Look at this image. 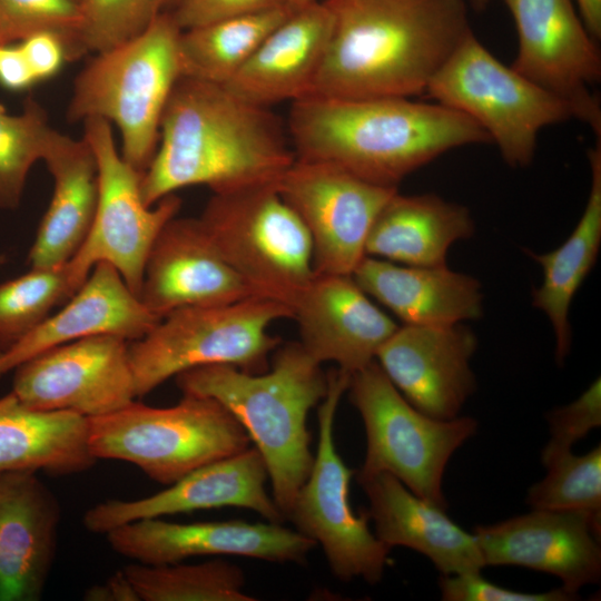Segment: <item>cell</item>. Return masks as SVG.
<instances>
[{
	"label": "cell",
	"instance_id": "obj_49",
	"mask_svg": "<svg viewBox=\"0 0 601 601\" xmlns=\"http://www.w3.org/2000/svg\"><path fill=\"white\" fill-rule=\"evenodd\" d=\"M78 1L81 3L82 0H78Z\"/></svg>",
	"mask_w": 601,
	"mask_h": 601
},
{
	"label": "cell",
	"instance_id": "obj_29",
	"mask_svg": "<svg viewBox=\"0 0 601 601\" xmlns=\"http://www.w3.org/2000/svg\"><path fill=\"white\" fill-rule=\"evenodd\" d=\"M88 421L70 412H40L10 391L0 397V474L31 470L52 475L88 471L97 460L87 442Z\"/></svg>",
	"mask_w": 601,
	"mask_h": 601
},
{
	"label": "cell",
	"instance_id": "obj_17",
	"mask_svg": "<svg viewBox=\"0 0 601 601\" xmlns=\"http://www.w3.org/2000/svg\"><path fill=\"white\" fill-rule=\"evenodd\" d=\"M268 479L262 454L255 446L248 447L205 464L152 495L100 502L85 512L82 523L88 531L105 535L142 519L229 506L252 510L268 522L282 523L285 518L266 490Z\"/></svg>",
	"mask_w": 601,
	"mask_h": 601
},
{
	"label": "cell",
	"instance_id": "obj_45",
	"mask_svg": "<svg viewBox=\"0 0 601 601\" xmlns=\"http://www.w3.org/2000/svg\"><path fill=\"white\" fill-rule=\"evenodd\" d=\"M491 0H469V4L477 12L486 9Z\"/></svg>",
	"mask_w": 601,
	"mask_h": 601
},
{
	"label": "cell",
	"instance_id": "obj_16",
	"mask_svg": "<svg viewBox=\"0 0 601 601\" xmlns=\"http://www.w3.org/2000/svg\"><path fill=\"white\" fill-rule=\"evenodd\" d=\"M105 536L116 553L142 564H169L201 555L302 564L316 545L298 531L268 521L175 523L149 518L122 524Z\"/></svg>",
	"mask_w": 601,
	"mask_h": 601
},
{
	"label": "cell",
	"instance_id": "obj_34",
	"mask_svg": "<svg viewBox=\"0 0 601 601\" xmlns=\"http://www.w3.org/2000/svg\"><path fill=\"white\" fill-rule=\"evenodd\" d=\"M546 475L528 491L533 510L579 512L601 524V446L583 455L568 452L548 464Z\"/></svg>",
	"mask_w": 601,
	"mask_h": 601
},
{
	"label": "cell",
	"instance_id": "obj_2",
	"mask_svg": "<svg viewBox=\"0 0 601 601\" xmlns=\"http://www.w3.org/2000/svg\"><path fill=\"white\" fill-rule=\"evenodd\" d=\"M332 19L309 96L406 97L432 78L472 31L466 0H323Z\"/></svg>",
	"mask_w": 601,
	"mask_h": 601
},
{
	"label": "cell",
	"instance_id": "obj_26",
	"mask_svg": "<svg viewBox=\"0 0 601 601\" xmlns=\"http://www.w3.org/2000/svg\"><path fill=\"white\" fill-rule=\"evenodd\" d=\"M42 161L53 179L50 204L28 254L30 268L68 263L87 238L98 200V169L87 140L51 128Z\"/></svg>",
	"mask_w": 601,
	"mask_h": 601
},
{
	"label": "cell",
	"instance_id": "obj_24",
	"mask_svg": "<svg viewBox=\"0 0 601 601\" xmlns=\"http://www.w3.org/2000/svg\"><path fill=\"white\" fill-rule=\"evenodd\" d=\"M331 28V14L322 1L294 10L225 87L245 101L267 108L309 96Z\"/></svg>",
	"mask_w": 601,
	"mask_h": 601
},
{
	"label": "cell",
	"instance_id": "obj_36",
	"mask_svg": "<svg viewBox=\"0 0 601 601\" xmlns=\"http://www.w3.org/2000/svg\"><path fill=\"white\" fill-rule=\"evenodd\" d=\"M78 45L81 56L111 49L141 33L166 0H82Z\"/></svg>",
	"mask_w": 601,
	"mask_h": 601
},
{
	"label": "cell",
	"instance_id": "obj_4",
	"mask_svg": "<svg viewBox=\"0 0 601 601\" xmlns=\"http://www.w3.org/2000/svg\"><path fill=\"white\" fill-rule=\"evenodd\" d=\"M175 381L183 394L211 397L240 423L265 461L273 499L286 519L314 461L306 418L327 392L321 364L293 342L277 347L262 373L210 364Z\"/></svg>",
	"mask_w": 601,
	"mask_h": 601
},
{
	"label": "cell",
	"instance_id": "obj_3",
	"mask_svg": "<svg viewBox=\"0 0 601 601\" xmlns=\"http://www.w3.org/2000/svg\"><path fill=\"white\" fill-rule=\"evenodd\" d=\"M286 126L296 158L386 187L452 149L491 142L465 115L406 97L307 96L292 102Z\"/></svg>",
	"mask_w": 601,
	"mask_h": 601
},
{
	"label": "cell",
	"instance_id": "obj_7",
	"mask_svg": "<svg viewBox=\"0 0 601 601\" xmlns=\"http://www.w3.org/2000/svg\"><path fill=\"white\" fill-rule=\"evenodd\" d=\"M292 317L288 305L260 296L171 312L144 337L129 342L136 396L204 365L230 364L250 373L265 372L268 355L280 342L268 328Z\"/></svg>",
	"mask_w": 601,
	"mask_h": 601
},
{
	"label": "cell",
	"instance_id": "obj_39",
	"mask_svg": "<svg viewBox=\"0 0 601 601\" xmlns=\"http://www.w3.org/2000/svg\"><path fill=\"white\" fill-rule=\"evenodd\" d=\"M439 587L445 601H569L579 598L562 587L539 593L513 591L486 581L481 572L442 574Z\"/></svg>",
	"mask_w": 601,
	"mask_h": 601
},
{
	"label": "cell",
	"instance_id": "obj_10",
	"mask_svg": "<svg viewBox=\"0 0 601 601\" xmlns=\"http://www.w3.org/2000/svg\"><path fill=\"white\" fill-rule=\"evenodd\" d=\"M198 219L256 296L292 309L315 275L313 244L276 184L213 194Z\"/></svg>",
	"mask_w": 601,
	"mask_h": 601
},
{
	"label": "cell",
	"instance_id": "obj_18",
	"mask_svg": "<svg viewBox=\"0 0 601 601\" xmlns=\"http://www.w3.org/2000/svg\"><path fill=\"white\" fill-rule=\"evenodd\" d=\"M477 348L466 326H398L375 361L415 408L437 420L456 417L476 388L470 361Z\"/></svg>",
	"mask_w": 601,
	"mask_h": 601
},
{
	"label": "cell",
	"instance_id": "obj_8",
	"mask_svg": "<svg viewBox=\"0 0 601 601\" xmlns=\"http://www.w3.org/2000/svg\"><path fill=\"white\" fill-rule=\"evenodd\" d=\"M347 391L366 432V454L356 480L390 473L426 502L447 509L446 465L477 430L469 416L433 418L400 393L376 361L351 374Z\"/></svg>",
	"mask_w": 601,
	"mask_h": 601
},
{
	"label": "cell",
	"instance_id": "obj_48",
	"mask_svg": "<svg viewBox=\"0 0 601 601\" xmlns=\"http://www.w3.org/2000/svg\"><path fill=\"white\" fill-rule=\"evenodd\" d=\"M176 0H166V7H171Z\"/></svg>",
	"mask_w": 601,
	"mask_h": 601
},
{
	"label": "cell",
	"instance_id": "obj_23",
	"mask_svg": "<svg viewBox=\"0 0 601 601\" xmlns=\"http://www.w3.org/2000/svg\"><path fill=\"white\" fill-rule=\"evenodd\" d=\"M160 321L108 263L93 266L56 313L0 353V380L29 358L66 343L98 335L137 341Z\"/></svg>",
	"mask_w": 601,
	"mask_h": 601
},
{
	"label": "cell",
	"instance_id": "obj_46",
	"mask_svg": "<svg viewBox=\"0 0 601 601\" xmlns=\"http://www.w3.org/2000/svg\"><path fill=\"white\" fill-rule=\"evenodd\" d=\"M317 0H289V6L292 9L294 10H298V9H302L304 7H307L314 2H316Z\"/></svg>",
	"mask_w": 601,
	"mask_h": 601
},
{
	"label": "cell",
	"instance_id": "obj_11",
	"mask_svg": "<svg viewBox=\"0 0 601 601\" xmlns=\"http://www.w3.org/2000/svg\"><path fill=\"white\" fill-rule=\"evenodd\" d=\"M351 374L337 368L327 374V392L318 407V444L309 474L286 519L296 531L318 543L332 573L341 581L361 578L378 583L391 548L370 529L366 510L356 514L349 503L351 470L336 450L334 422Z\"/></svg>",
	"mask_w": 601,
	"mask_h": 601
},
{
	"label": "cell",
	"instance_id": "obj_38",
	"mask_svg": "<svg viewBox=\"0 0 601 601\" xmlns=\"http://www.w3.org/2000/svg\"><path fill=\"white\" fill-rule=\"evenodd\" d=\"M550 440L541 454L542 464L571 452L572 445L601 425V382L598 377L575 401L551 411Z\"/></svg>",
	"mask_w": 601,
	"mask_h": 601
},
{
	"label": "cell",
	"instance_id": "obj_5",
	"mask_svg": "<svg viewBox=\"0 0 601 601\" xmlns=\"http://www.w3.org/2000/svg\"><path fill=\"white\" fill-rule=\"evenodd\" d=\"M181 29L162 11L138 36L95 57L77 75L67 120L101 118L121 135V156L144 173L158 142L160 120L181 77Z\"/></svg>",
	"mask_w": 601,
	"mask_h": 601
},
{
	"label": "cell",
	"instance_id": "obj_12",
	"mask_svg": "<svg viewBox=\"0 0 601 601\" xmlns=\"http://www.w3.org/2000/svg\"><path fill=\"white\" fill-rule=\"evenodd\" d=\"M82 122V137L97 162L98 200L90 231L68 263L80 285L96 264L108 263L139 297L150 247L166 223L177 216L181 199L171 194L147 206L140 193L142 173L122 158L111 124L101 118Z\"/></svg>",
	"mask_w": 601,
	"mask_h": 601
},
{
	"label": "cell",
	"instance_id": "obj_47",
	"mask_svg": "<svg viewBox=\"0 0 601 601\" xmlns=\"http://www.w3.org/2000/svg\"><path fill=\"white\" fill-rule=\"evenodd\" d=\"M7 262V257L3 254H0V267L3 266Z\"/></svg>",
	"mask_w": 601,
	"mask_h": 601
},
{
	"label": "cell",
	"instance_id": "obj_25",
	"mask_svg": "<svg viewBox=\"0 0 601 601\" xmlns=\"http://www.w3.org/2000/svg\"><path fill=\"white\" fill-rule=\"evenodd\" d=\"M370 503L375 535L388 548L406 546L431 560L441 574L480 573L485 566L474 534L410 491L390 473L357 481Z\"/></svg>",
	"mask_w": 601,
	"mask_h": 601
},
{
	"label": "cell",
	"instance_id": "obj_15",
	"mask_svg": "<svg viewBox=\"0 0 601 601\" xmlns=\"http://www.w3.org/2000/svg\"><path fill=\"white\" fill-rule=\"evenodd\" d=\"M11 391L27 407L86 418L112 413L136 396L129 342L114 335L49 348L13 370Z\"/></svg>",
	"mask_w": 601,
	"mask_h": 601
},
{
	"label": "cell",
	"instance_id": "obj_43",
	"mask_svg": "<svg viewBox=\"0 0 601 601\" xmlns=\"http://www.w3.org/2000/svg\"><path fill=\"white\" fill-rule=\"evenodd\" d=\"M82 599L86 601H140L122 569L115 572L105 582L89 587Z\"/></svg>",
	"mask_w": 601,
	"mask_h": 601
},
{
	"label": "cell",
	"instance_id": "obj_33",
	"mask_svg": "<svg viewBox=\"0 0 601 601\" xmlns=\"http://www.w3.org/2000/svg\"><path fill=\"white\" fill-rule=\"evenodd\" d=\"M79 287L69 263L30 268L0 284V353L33 331Z\"/></svg>",
	"mask_w": 601,
	"mask_h": 601
},
{
	"label": "cell",
	"instance_id": "obj_30",
	"mask_svg": "<svg viewBox=\"0 0 601 601\" xmlns=\"http://www.w3.org/2000/svg\"><path fill=\"white\" fill-rule=\"evenodd\" d=\"M591 188L584 211L566 240L556 249L536 254L524 252L542 268L543 279L532 292V304L551 322L556 347L555 357L562 364L571 347L570 306L573 296L592 269L601 244V144L588 152Z\"/></svg>",
	"mask_w": 601,
	"mask_h": 601
},
{
	"label": "cell",
	"instance_id": "obj_20",
	"mask_svg": "<svg viewBox=\"0 0 601 601\" xmlns=\"http://www.w3.org/2000/svg\"><path fill=\"white\" fill-rule=\"evenodd\" d=\"M256 296L225 260L198 217H173L147 255L139 298L158 318L180 308Z\"/></svg>",
	"mask_w": 601,
	"mask_h": 601
},
{
	"label": "cell",
	"instance_id": "obj_42",
	"mask_svg": "<svg viewBox=\"0 0 601 601\" xmlns=\"http://www.w3.org/2000/svg\"><path fill=\"white\" fill-rule=\"evenodd\" d=\"M38 82L20 45L0 43V85L12 91L30 88Z\"/></svg>",
	"mask_w": 601,
	"mask_h": 601
},
{
	"label": "cell",
	"instance_id": "obj_14",
	"mask_svg": "<svg viewBox=\"0 0 601 601\" xmlns=\"http://www.w3.org/2000/svg\"><path fill=\"white\" fill-rule=\"evenodd\" d=\"M516 30L511 67L562 98L574 118L601 137L600 99L592 87L601 79V53L573 0H501Z\"/></svg>",
	"mask_w": 601,
	"mask_h": 601
},
{
	"label": "cell",
	"instance_id": "obj_28",
	"mask_svg": "<svg viewBox=\"0 0 601 601\" xmlns=\"http://www.w3.org/2000/svg\"><path fill=\"white\" fill-rule=\"evenodd\" d=\"M474 229L470 210L460 204L435 194L397 191L376 216L365 255L406 266H444L450 246Z\"/></svg>",
	"mask_w": 601,
	"mask_h": 601
},
{
	"label": "cell",
	"instance_id": "obj_27",
	"mask_svg": "<svg viewBox=\"0 0 601 601\" xmlns=\"http://www.w3.org/2000/svg\"><path fill=\"white\" fill-rule=\"evenodd\" d=\"M358 286L407 325H451L483 313L480 282L444 266H406L365 256L352 274Z\"/></svg>",
	"mask_w": 601,
	"mask_h": 601
},
{
	"label": "cell",
	"instance_id": "obj_21",
	"mask_svg": "<svg viewBox=\"0 0 601 601\" xmlns=\"http://www.w3.org/2000/svg\"><path fill=\"white\" fill-rule=\"evenodd\" d=\"M299 343L319 364L353 374L373 361L398 325L352 275L317 274L292 305Z\"/></svg>",
	"mask_w": 601,
	"mask_h": 601
},
{
	"label": "cell",
	"instance_id": "obj_6",
	"mask_svg": "<svg viewBox=\"0 0 601 601\" xmlns=\"http://www.w3.org/2000/svg\"><path fill=\"white\" fill-rule=\"evenodd\" d=\"M87 421L88 447L97 461L131 463L167 486L205 464L248 449L252 442L219 402L195 394H183L169 407L134 400Z\"/></svg>",
	"mask_w": 601,
	"mask_h": 601
},
{
	"label": "cell",
	"instance_id": "obj_40",
	"mask_svg": "<svg viewBox=\"0 0 601 601\" xmlns=\"http://www.w3.org/2000/svg\"><path fill=\"white\" fill-rule=\"evenodd\" d=\"M283 7H290L289 0H176L168 12L176 24L186 30Z\"/></svg>",
	"mask_w": 601,
	"mask_h": 601
},
{
	"label": "cell",
	"instance_id": "obj_19",
	"mask_svg": "<svg viewBox=\"0 0 601 601\" xmlns=\"http://www.w3.org/2000/svg\"><path fill=\"white\" fill-rule=\"evenodd\" d=\"M473 534L485 566L518 565L553 574L573 594L600 581L601 524L583 513L533 510L477 525Z\"/></svg>",
	"mask_w": 601,
	"mask_h": 601
},
{
	"label": "cell",
	"instance_id": "obj_1",
	"mask_svg": "<svg viewBox=\"0 0 601 601\" xmlns=\"http://www.w3.org/2000/svg\"><path fill=\"white\" fill-rule=\"evenodd\" d=\"M295 159L287 126L269 108L223 85L180 77L164 109L140 193L154 206L189 186L221 194L275 185Z\"/></svg>",
	"mask_w": 601,
	"mask_h": 601
},
{
	"label": "cell",
	"instance_id": "obj_41",
	"mask_svg": "<svg viewBox=\"0 0 601 601\" xmlns=\"http://www.w3.org/2000/svg\"><path fill=\"white\" fill-rule=\"evenodd\" d=\"M19 45L37 81L56 76L67 60L63 41L51 32L32 35Z\"/></svg>",
	"mask_w": 601,
	"mask_h": 601
},
{
	"label": "cell",
	"instance_id": "obj_35",
	"mask_svg": "<svg viewBox=\"0 0 601 601\" xmlns=\"http://www.w3.org/2000/svg\"><path fill=\"white\" fill-rule=\"evenodd\" d=\"M49 125L47 111L28 98L23 111L10 115L0 106V209H16L28 174L42 160Z\"/></svg>",
	"mask_w": 601,
	"mask_h": 601
},
{
	"label": "cell",
	"instance_id": "obj_31",
	"mask_svg": "<svg viewBox=\"0 0 601 601\" xmlns=\"http://www.w3.org/2000/svg\"><path fill=\"white\" fill-rule=\"evenodd\" d=\"M294 10L276 8L181 30V77L227 85Z\"/></svg>",
	"mask_w": 601,
	"mask_h": 601
},
{
	"label": "cell",
	"instance_id": "obj_44",
	"mask_svg": "<svg viewBox=\"0 0 601 601\" xmlns=\"http://www.w3.org/2000/svg\"><path fill=\"white\" fill-rule=\"evenodd\" d=\"M579 13L589 32L597 40L601 38V0H574Z\"/></svg>",
	"mask_w": 601,
	"mask_h": 601
},
{
	"label": "cell",
	"instance_id": "obj_13",
	"mask_svg": "<svg viewBox=\"0 0 601 601\" xmlns=\"http://www.w3.org/2000/svg\"><path fill=\"white\" fill-rule=\"evenodd\" d=\"M305 225L317 274L352 275L370 229L397 187L366 181L329 162L296 158L276 184Z\"/></svg>",
	"mask_w": 601,
	"mask_h": 601
},
{
	"label": "cell",
	"instance_id": "obj_9",
	"mask_svg": "<svg viewBox=\"0 0 601 601\" xmlns=\"http://www.w3.org/2000/svg\"><path fill=\"white\" fill-rule=\"evenodd\" d=\"M425 92L476 122L513 168L532 162L543 128L574 118L570 104L502 63L473 31Z\"/></svg>",
	"mask_w": 601,
	"mask_h": 601
},
{
	"label": "cell",
	"instance_id": "obj_32",
	"mask_svg": "<svg viewBox=\"0 0 601 601\" xmlns=\"http://www.w3.org/2000/svg\"><path fill=\"white\" fill-rule=\"evenodd\" d=\"M140 601H255L246 593L239 566L223 560L196 564H142L122 568Z\"/></svg>",
	"mask_w": 601,
	"mask_h": 601
},
{
	"label": "cell",
	"instance_id": "obj_22",
	"mask_svg": "<svg viewBox=\"0 0 601 601\" xmlns=\"http://www.w3.org/2000/svg\"><path fill=\"white\" fill-rule=\"evenodd\" d=\"M61 508L31 470L0 474V601L41 599L55 562Z\"/></svg>",
	"mask_w": 601,
	"mask_h": 601
},
{
	"label": "cell",
	"instance_id": "obj_37",
	"mask_svg": "<svg viewBox=\"0 0 601 601\" xmlns=\"http://www.w3.org/2000/svg\"><path fill=\"white\" fill-rule=\"evenodd\" d=\"M80 23L78 0H0V43L51 32L63 41L67 60H76L82 57L78 45Z\"/></svg>",
	"mask_w": 601,
	"mask_h": 601
}]
</instances>
